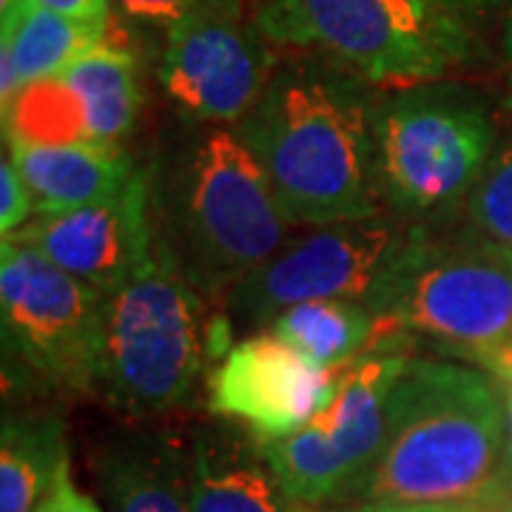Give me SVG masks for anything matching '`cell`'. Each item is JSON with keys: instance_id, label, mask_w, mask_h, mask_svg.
Wrapping results in <instances>:
<instances>
[{"instance_id": "6da1fadb", "label": "cell", "mask_w": 512, "mask_h": 512, "mask_svg": "<svg viewBox=\"0 0 512 512\" xmlns=\"http://www.w3.org/2000/svg\"><path fill=\"white\" fill-rule=\"evenodd\" d=\"M504 450L507 404L481 370L407 359L382 447L353 490L365 504L484 507Z\"/></svg>"}, {"instance_id": "7a4b0ae2", "label": "cell", "mask_w": 512, "mask_h": 512, "mask_svg": "<svg viewBox=\"0 0 512 512\" xmlns=\"http://www.w3.org/2000/svg\"><path fill=\"white\" fill-rule=\"evenodd\" d=\"M293 225H336L379 214L376 131L365 100L325 74H276L239 123Z\"/></svg>"}, {"instance_id": "3957f363", "label": "cell", "mask_w": 512, "mask_h": 512, "mask_svg": "<svg viewBox=\"0 0 512 512\" xmlns=\"http://www.w3.org/2000/svg\"><path fill=\"white\" fill-rule=\"evenodd\" d=\"M293 222L237 131L200 137L174 174L165 237L202 296L231 293L291 239Z\"/></svg>"}, {"instance_id": "277c9868", "label": "cell", "mask_w": 512, "mask_h": 512, "mask_svg": "<svg viewBox=\"0 0 512 512\" xmlns=\"http://www.w3.org/2000/svg\"><path fill=\"white\" fill-rule=\"evenodd\" d=\"M205 296L157 242L146 265L106 296L97 384L126 413L188 402L208 356Z\"/></svg>"}, {"instance_id": "5b68a950", "label": "cell", "mask_w": 512, "mask_h": 512, "mask_svg": "<svg viewBox=\"0 0 512 512\" xmlns=\"http://www.w3.org/2000/svg\"><path fill=\"white\" fill-rule=\"evenodd\" d=\"M256 26L276 43L322 49L373 83L439 80L476 49L464 15L433 0H271Z\"/></svg>"}, {"instance_id": "8992f818", "label": "cell", "mask_w": 512, "mask_h": 512, "mask_svg": "<svg viewBox=\"0 0 512 512\" xmlns=\"http://www.w3.org/2000/svg\"><path fill=\"white\" fill-rule=\"evenodd\" d=\"M421 234L419 225L379 214L296 234L228 293V319L259 328L311 299H353L382 316Z\"/></svg>"}, {"instance_id": "52a82bcc", "label": "cell", "mask_w": 512, "mask_h": 512, "mask_svg": "<svg viewBox=\"0 0 512 512\" xmlns=\"http://www.w3.org/2000/svg\"><path fill=\"white\" fill-rule=\"evenodd\" d=\"M379 319L484 362L512 345V251L484 237L433 242L424 231Z\"/></svg>"}, {"instance_id": "ba28073f", "label": "cell", "mask_w": 512, "mask_h": 512, "mask_svg": "<svg viewBox=\"0 0 512 512\" xmlns=\"http://www.w3.org/2000/svg\"><path fill=\"white\" fill-rule=\"evenodd\" d=\"M373 131L379 194L407 217L470 200L493 157V120L461 97L404 94L373 117Z\"/></svg>"}, {"instance_id": "9c48e42d", "label": "cell", "mask_w": 512, "mask_h": 512, "mask_svg": "<svg viewBox=\"0 0 512 512\" xmlns=\"http://www.w3.org/2000/svg\"><path fill=\"white\" fill-rule=\"evenodd\" d=\"M0 316L6 350L37 376L74 390L97 384L106 293L35 248L3 239Z\"/></svg>"}, {"instance_id": "30bf717a", "label": "cell", "mask_w": 512, "mask_h": 512, "mask_svg": "<svg viewBox=\"0 0 512 512\" xmlns=\"http://www.w3.org/2000/svg\"><path fill=\"white\" fill-rule=\"evenodd\" d=\"M160 80L200 123H242L274 80V52L239 0H214L168 29Z\"/></svg>"}, {"instance_id": "8fae6325", "label": "cell", "mask_w": 512, "mask_h": 512, "mask_svg": "<svg viewBox=\"0 0 512 512\" xmlns=\"http://www.w3.org/2000/svg\"><path fill=\"white\" fill-rule=\"evenodd\" d=\"M342 367H316L274 333L234 342L208 382L214 416L245 424L259 441L299 430L333 399Z\"/></svg>"}, {"instance_id": "7c38bea8", "label": "cell", "mask_w": 512, "mask_h": 512, "mask_svg": "<svg viewBox=\"0 0 512 512\" xmlns=\"http://www.w3.org/2000/svg\"><path fill=\"white\" fill-rule=\"evenodd\" d=\"M35 248L57 268L109 296L146 265L157 237L151 228V183L137 171L111 200L66 214H37L12 237Z\"/></svg>"}, {"instance_id": "4fadbf2b", "label": "cell", "mask_w": 512, "mask_h": 512, "mask_svg": "<svg viewBox=\"0 0 512 512\" xmlns=\"http://www.w3.org/2000/svg\"><path fill=\"white\" fill-rule=\"evenodd\" d=\"M407 359L387 353H365L342 370L339 387L311 424L325 439L330 453L348 470L350 481L365 476L382 447L387 430V399ZM350 487V490H353Z\"/></svg>"}, {"instance_id": "5bb4252c", "label": "cell", "mask_w": 512, "mask_h": 512, "mask_svg": "<svg viewBox=\"0 0 512 512\" xmlns=\"http://www.w3.org/2000/svg\"><path fill=\"white\" fill-rule=\"evenodd\" d=\"M12 163L29 185L37 214H66L111 200L137 174L117 143L29 146L9 143Z\"/></svg>"}, {"instance_id": "9a60e30c", "label": "cell", "mask_w": 512, "mask_h": 512, "mask_svg": "<svg viewBox=\"0 0 512 512\" xmlns=\"http://www.w3.org/2000/svg\"><path fill=\"white\" fill-rule=\"evenodd\" d=\"M0 106H12L26 86L66 72L77 57L97 49L106 26L63 18L35 0H12L0 9Z\"/></svg>"}, {"instance_id": "2e32d148", "label": "cell", "mask_w": 512, "mask_h": 512, "mask_svg": "<svg viewBox=\"0 0 512 512\" xmlns=\"http://www.w3.org/2000/svg\"><path fill=\"white\" fill-rule=\"evenodd\" d=\"M262 458V453H259ZM239 444L202 436L185 461L194 512H296L268 464Z\"/></svg>"}, {"instance_id": "e0dca14e", "label": "cell", "mask_w": 512, "mask_h": 512, "mask_svg": "<svg viewBox=\"0 0 512 512\" xmlns=\"http://www.w3.org/2000/svg\"><path fill=\"white\" fill-rule=\"evenodd\" d=\"M384 322L353 299H311L282 311L271 322V333L299 350L316 367H342L376 339Z\"/></svg>"}, {"instance_id": "ac0fdd59", "label": "cell", "mask_w": 512, "mask_h": 512, "mask_svg": "<svg viewBox=\"0 0 512 512\" xmlns=\"http://www.w3.org/2000/svg\"><path fill=\"white\" fill-rule=\"evenodd\" d=\"M66 464L60 421L52 416L3 421L0 512H37Z\"/></svg>"}, {"instance_id": "d6986e66", "label": "cell", "mask_w": 512, "mask_h": 512, "mask_svg": "<svg viewBox=\"0 0 512 512\" xmlns=\"http://www.w3.org/2000/svg\"><path fill=\"white\" fill-rule=\"evenodd\" d=\"M103 490L114 512H194L185 464L174 450L120 447L103 458Z\"/></svg>"}, {"instance_id": "ffe728a7", "label": "cell", "mask_w": 512, "mask_h": 512, "mask_svg": "<svg viewBox=\"0 0 512 512\" xmlns=\"http://www.w3.org/2000/svg\"><path fill=\"white\" fill-rule=\"evenodd\" d=\"M60 77L80 94L86 106L92 143H117L131 131L140 109V89L134 60L126 52L100 43L97 49L77 57Z\"/></svg>"}, {"instance_id": "44dd1931", "label": "cell", "mask_w": 512, "mask_h": 512, "mask_svg": "<svg viewBox=\"0 0 512 512\" xmlns=\"http://www.w3.org/2000/svg\"><path fill=\"white\" fill-rule=\"evenodd\" d=\"M467 208L481 237L512 251V140L493 151Z\"/></svg>"}, {"instance_id": "7402d4cb", "label": "cell", "mask_w": 512, "mask_h": 512, "mask_svg": "<svg viewBox=\"0 0 512 512\" xmlns=\"http://www.w3.org/2000/svg\"><path fill=\"white\" fill-rule=\"evenodd\" d=\"M32 211H35L32 191L23 183L12 157H6L0 163V231L3 237H12L15 231H20Z\"/></svg>"}, {"instance_id": "603a6c76", "label": "cell", "mask_w": 512, "mask_h": 512, "mask_svg": "<svg viewBox=\"0 0 512 512\" xmlns=\"http://www.w3.org/2000/svg\"><path fill=\"white\" fill-rule=\"evenodd\" d=\"M111 3H114L126 18L171 29L177 20L188 18L191 12H197V9L214 3V0H111Z\"/></svg>"}, {"instance_id": "cb8c5ba5", "label": "cell", "mask_w": 512, "mask_h": 512, "mask_svg": "<svg viewBox=\"0 0 512 512\" xmlns=\"http://www.w3.org/2000/svg\"><path fill=\"white\" fill-rule=\"evenodd\" d=\"M37 512H103L94 504L89 495H83L72 484V473L69 464L60 470V476L55 478L49 495L43 498V504L37 507Z\"/></svg>"}, {"instance_id": "d4e9b609", "label": "cell", "mask_w": 512, "mask_h": 512, "mask_svg": "<svg viewBox=\"0 0 512 512\" xmlns=\"http://www.w3.org/2000/svg\"><path fill=\"white\" fill-rule=\"evenodd\" d=\"M43 9H52L63 18L80 20V23H97L106 26L109 20V0H35Z\"/></svg>"}, {"instance_id": "484cf974", "label": "cell", "mask_w": 512, "mask_h": 512, "mask_svg": "<svg viewBox=\"0 0 512 512\" xmlns=\"http://www.w3.org/2000/svg\"><path fill=\"white\" fill-rule=\"evenodd\" d=\"M487 507V504H484ZM484 507H427V504H362V507H353V510H339V512H490ZM296 512L299 504H296Z\"/></svg>"}, {"instance_id": "4316f807", "label": "cell", "mask_w": 512, "mask_h": 512, "mask_svg": "<svg viewBox=\"0 0 512 512\" xmlns=\"http://www.w3.org/2000/svg\"><path fill=\"white\" fill-rule=\"evenodd\" d=\"M504 63H507V94H504V106L512 114V12L504 29Z\"/></svg>"}, {"instance_id": "83f0119b", "label": "cell", "mask_w": 512, "mask_h": 512, "mask_svg": "<svg viewBox=\"0 0 512 512\" xmlns=\"http://www.w3.org/2000/svg\"><path fill=\"white\" fill-rule=\"evenodd\" d=\"M433 3H439V6H447V9H453L458 15H467V12H476L478 0H433Z\"/></svg>"}, {"instance_id": "f1b7e54d", "label": "cell", "mask_w": 512, "mask_h": 512, "mask_svg": "<svg viewBox=\"0 0 512 512\" xmlns=\"http://www.w3.org/2000/svg\"><path fill=\"white\" fill-rule=\"evenodd\" d=\"M478 3H481V6H487V3H510L512 6V0H478Z\"/></svg>"}, {"instance_id": "f546056e", "label": "cell", "mask_w": 512, "mask_h": 512, "mask_svg": "<svg viewBox=\"0 0 512 512\" xmlns=\"http://www.w3.org/2000/svg\"><path fill=\"white\" fill-rule=\"evenodd\" d=\"M498 512H512V501H504V504H501V510Z\"/></svg>"}]
</instances>
